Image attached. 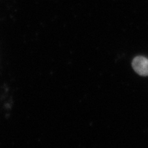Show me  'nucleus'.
<instances>
[{
  "label": "nucleus",
  "instance_id": "obj_1",
  "mask_svg": "<svg viewBox=\"0 0 148 148\" xmlns=\"http://www.w3.org/2000/svg\"><path fill=\"white\" fill-rule=\"evenodd\" d=\"M132 67L134 70L140 76H148V59L145 57H135L132 60Z\"/></svg>",
  "mask_w": 148,
  "mask_h": 148
}]
</instances>
